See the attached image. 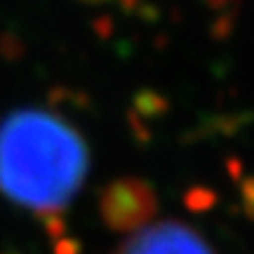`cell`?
Returning <instances> with one entry per match:
<instances>
[{"mask_svg": "<svg viewBox=\"0 0 254 254\" xmlns=\"http://www.w3.org/2000/svg\"><path fill=\"white\" fill-rule=\"evenodd\" d=\"M116 254H214V250L186 224L160 221L134 231Z\"/></svg>", "mask_w": 254, "mask_h": 254, "instance_id": "3", "label": "cell"}, {"mask_svg": "<svg viewBox=\"0 0 254 254\" xmlns=\"http://www.w3.org/2000/svg\"><path fill=\"white\" fill-rule=\"evenodd\" d=\"M87 177V146L66 120L38 109L0 125V193L38 214L73 200Z\"/></svg>", "mask_w": 254, "mask_h": 254, "instance_id": "1", "label": "cell"}, {"mask_svg": "<svg viewBox=\"0 0 254 254\" xmlns=\"http://www.w3.org/2000/svg\"><path fill=\"white\" fill-rule=\"evenodd\" d=\"M99 214L111 231L134 233L158 214L155 189L144 179L123 177L111 182L99 195Z\"/></svg>", "mask_w": 254, "mask_h": 254, "instance_id": "2", "label": "cell"}]
</instances>
